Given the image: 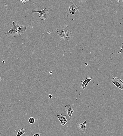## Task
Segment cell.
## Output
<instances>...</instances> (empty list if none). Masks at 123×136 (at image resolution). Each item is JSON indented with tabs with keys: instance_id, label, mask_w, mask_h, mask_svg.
I'll return each mask as SVG.
<instances>
[{
	"instance_id": "6da1fadb",
	"label": "cell",
	"mask_w": 123,
	"mask_h": 136,
	"mask_svg": "<svg viewBox=\"0 0 123 136\" xmlns=\"http://www.w3.org/2000/svg\"><path fill=\"white\" fill-rule=\"evenodd\" d=\"M61 41L68 44V41L72 36V31L70 27L68 26L61 25L58 27L56 29Z\"/></svg>"
},
{
	"instance_id": "7a4b0ae2",
	"label": "cell",
	"mask_w": 123,
	"mask_h": 136,
	"mask_svg": "<svg viewBox=\"0 0 123 136\" xmlns=\"http://www.w3.org/2000/svg\"><path fill=\"white\" fill-rule=\"evenodd\" d=\"M11 17L13 22V25L10 31L7 32H5L4 34L6 36L12 35L14 37H16L26 32L27 27L15 23L12 20L11 16Z\"/></svg>"
},
{
	"instance_id": "3957f363",
	"label": "cell",
	"mask_w": 123,
	"mask_h": 136,
	"mask_svg": "<svg viewBox=\"0 0 123 136\" xmlns=\"http://www.w3.org/2000/svg\"><path fill=\"white\" fill-rule=\"evenodd\" d=\"M79 7L77 5L74 4L73 1H71L69 7L67 9L66 14V17L69 18L75 14V12L79 11Z\"/></svg>"
},
{
	"instance_id": "277c9868",
	"label": "cell",
	"mask_w": 123,
	"mask_h": 136,
	"mask_svg": "<svg viewBox=\"0 0 123 136\" xmlns=\"http://www.w3.org/2000/svg\"><path fill=\"white\" fill-rule=\"evenodd\" d=\"M33 14L38 13L40 15L39 18L42 20H45L48 17L49 13V11L48 9L45 8L43 10L39 11L36 10H33L32 11Z\"/></svg>"
},
{
	"instance_id": "5b68a950",
	"label": "cell",
	"mask_w": 123,
	"mask_h": 136,
	"mask_svg": "<svg viewBox=\"0 0 123 136\" xmlns=\"http://www.w3.org/2000/svg\"><path fill=\"white\" fill-rule=\"evenodd\" d=\"M111 81L116 87L123 91V82L120 79L113 77Z\"/></svg>"
},
{
	"instance_id": "8992f818",
	"label": "cell",
	"mask_w": 123,
	"mask_h": 136,
	"mask_svg": "<svg viewBox=\"0 0 123 136\" xmlns=\"http://www.w3.org/2000/svg\"><path fill=\"white\" fill-rule=\"evenodd\" d=\"M87 120L83 123H80L77 126V130L79 132L81 133H83L86 132L87 131V129L86 128V123Z\"/></svg>"
},
{
	"instance_id": "52a82bcc",
	"label": "cell",
	"mask_w": 123,
	"mask_h": 136,
	"mask_svg": "<svg viewBox=\"0 0 123 136\" xmlns=\"http://www.w3.org/2000/svg\"><path fill=\"white\" fill-rule=\"evenodd\" d=\"M92 79V77H90V78H86L85 80H82L81 82V83H82V85L80 88L82 89V90H84L87 86L88 83L91 81Z\"/></svg>"
},
{
	"instance_id": "ba28073f",
	"label": "cell",
	"mask_w": 123,
	"mask_h": 136,
	"mask_svg": "<svg viewBox=\"0 0 123 136\" xmlns=\"http://www.w3.org/2000/svg\"><path fill=\"white\" fill-rule=\"evenodd\" d=\"M57 117L58 120L60 122L61 125L62 126L65 125L67 122V116L66 115H63L62 114H61V115H57Z\"/></svg>"
},
{
	"instance_id": "9c48e42d",
	"label": "cell",
	"mask_w": 123,
	"mask_h": 136,
	"mask_svg": "<svg viewBox=\"0 0 123 136\" xmlns=\"http://www.w3.org/2000/svg\"><path fill=\"white\" fill-rule=\"evenodd\" d=\"M66 112L67 115L70 118H71L72 116V114L74 112V110L70 105H67L65 106Z\"/></svg>"
},
{
	"instance_id": "30bf717a",
	"label": "cell",
	"mask_w": 123,
	"mask_h": 136,
	"mask_svg": "<svg viewBox=\"0 0 123 136\" xmlns=\"http://www.w3.org/2000/svg\"><path fill=\"white\" fill-rule=\"evenodd\" d=\"M26 131V129L23 128L19 130L16 136H21L25 134Z\"/></svg>"
},
{
	"instance_id": "8fae6325",
	"label": "cell",
	"mask_w": 123,
	"mask_h": 136,
	"mask_svg": "<svg viewBox=\"0 0 123 136\" xmlns=\"http://www.w3.org/2000/svg\"><path fill=\"white\" fill-rule=\"evenodd\" d=\"M35 122V119L33 117H30L29 119L28 122L30 124H33Z\"/></svg>"
},
{
	"instance_id": "7c38bea8",
	"label": "cell",
	"mask_w": 123,
	"mask_h": 136,
	"mask_svg": "<svg viewBox=\"0 0 123 136\" xmlns=\"http://www.w3.org/2000/svg\"><path fill=\"white\" fill-rule=\"evenodd\" d=\"M121 50H120L117 53V54H119L120 53H122L123 52V42L122 43V47L121 48Z\"/></svg>"
},
{
	"instance_id": "4fadbf2b",
	"label": "cell",
	"mask_w": 123,
	"mask_h": 136,
	"mask_svg": "<svg viewBox=\"0 0 123 136\" xmlns=\"http://www.w3.org/2000/svg\"><path fill=\"white\" fill-rule=\"evenodd\" d=\"M41 136V134L40 133H39L36 134L32 136Z\"/></svg>"
},
{
	"instance_id": "5bb4252c",
	"label": "cell",
	"mask_w": 123,
	"mask_h": 136,
	"mask_svg": "<svg viewBox=\"0 0 123 136\" xmlns=\"http://www.w3.org/2000/svg\"><path fill=\"white\" fill-rule=\"evenodd\" d=\"M22 1L23 3V4H24H24H26V1H24V0L22 1V0H21V1Z\"/></svg>"
},
{
	"instance_id": "9a60e30c",
	"label": "cell",
	"mask_w": 123,
	"mask_h": 136,
	"mask_svg": "<svg viewBox=\"0 0 123 136\" xmlns=\"http://www.w3.org/2000/svg\"><path fill=\"white\" fill-rule=\"evenodd\" d=\"M49 97L50 98H51L52 97V95H51V94H50L49 96Z\"/></svg>"
},
{
	"instance_id": "2e32d148",
	"label": "cell",
	"mask_w": 123,
	"mask_h": 136,
	"mask_svg": "<svg viewBox=\"0 0 123 136\" xmlns=\"http://www.w3.org/2000/svg\"><path fill=\"white\" fill-rule=\"evenodd\" d=\"M2 80V78H0V82H1Z\"/></svg>"
},
{
	"instance_id": "e0dca14e",
	"label": "cell",
	"mask_w": 123,
	"mask_h": 136,
	"mask_svg": "<svg viewBox=\"0 0 123 136\" xmlns=\"http://www.w3.org/2000/svg\"><path fill=\"white\" fill-rule=\"evenodd\" d=\"M26 136H29L28 135H27Z\"/></svg>"
}]
</instances>
